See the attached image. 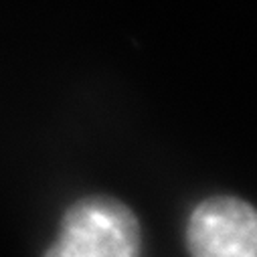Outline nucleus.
Returning a JSON list of instances; mask_svg holds the SVG:
<instances>
[{"instance_id":"2","label":"nucleus","mask_w":257,"mask_h":257,"mask_svg":"<svg viewBox=\"0 0 257 257\" xmlns=\"http://www.w3.org/2000/svg\"><path fill=\"white\" fill-rule=\"evenodd\" d=\"M190 257H257V209L237 197H211L186 223Z\"/></svg>"},{"instance_id":"1","label":"nucleus","mask_w":257,"mask_h":257,"mask_svg":"<svg viewBox=\"0 0 257 257\" xmlns=\"http://www.w3.org/2000/svg\"><path fill=\"white\" fill-rule=\"evenodd\" d=\"M41 257H142V227L119 199L89 195L65 209Z\"/></svg>"}]
</instances>
